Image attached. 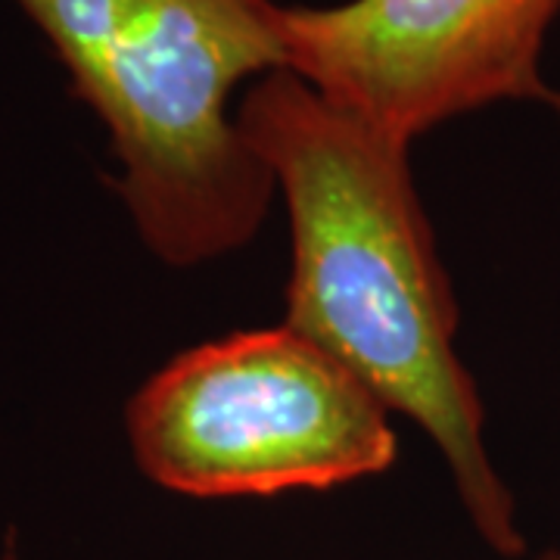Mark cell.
Returning <instances> with one entry per match:
<instances>
[{
    "label": "cell",
    "mask_w": 560,
    "mask_h": 560,
    "mask_svg": "<svg viewBox=\"0 0 560 560\" xmlns=\"http://www.w3.org/2000/svg\"><path fill=\"white\" fill-rule=\"evenodd\" d=\"M237 125L287 206L283 324L420 427L477 536L501 558H523L517 499L489 455L482 396L455 346L458 300L411 175V143L290 69L246 88Z\"/></svg>",
    "instance_id": "obj_1"
},
{
    "label": "cell",
    "mask_w": 560,
    "mask_h": 560,
    "mask_svg": "<svg viewBox=\"0 0 560 560\" xmlns=\"http://www.w3.org/2000/svg\"><path fill=\"white\" fill-rule=\"evenodd\" d=\"M103 125L116 194L172 268L259 234L278 187L243 140L234 94L287 69L290 0H13Z\"/></svg>",
    "instance_id": "obj_2"
},
{
    "label": "cell",
    "mask_w": 560,
    "mask_h": 560,
    "mask_svg": "<svg viewBox=\"0 0 560 560\" xmlns=\"http://www.w3.org/2000/svg\"><path fill=\"white\" fill-rule=\"evenodd\" d=\"M140 474L190 499L278 495L381 477L393 411L290 324L184 349L125 405Z\"/></svg>",
    "instance_id": "obj_3"
},
{
    "label": "cell",
    "mask_w": 560,
    "mask_h": 560,
    "mask_svg": "<svg viewBox=\"0 0 560 560\" xmlns=\"http://www.w3.org/2000/svg\"><path fill=\"white\" fill-rule=\"evenodd\" d=\"M560 0L287 3V69L401 143L501 103L558 101L541 57Z\"/></svg>",
    "instance_id": "obj_4"
},
{
    "label": "cell",
    "mask_w": 560,
    "mask_h": 560,
    "mask_svg": "<svg viewBox=\"0 0 560 560\" xmlns=\"http://www.w3.org/2000/svg\"><path fill=\"white\" fill-rule=\"evenodd\" d=\"M529 560H560V548H548V551H541V555H536V558Z\"/></svg>",
    "instance_id": "obj_5"
},
{
    "label": "cell",
    "mask_w": 560,
    "mask_h": 560,
    "mask_svg": "<svg viewBox=\"0 0 560 560\" xmlns=\"http://www.w3.org/2000/svg\"><path fill=\"white\" fill-rule=\"evenodd\" d=\"M551 109H555V113H558V121H560V94H558V101L551 103Z\"/></svg>",
    "instance_id": "obj_6"
}]
</instances>
